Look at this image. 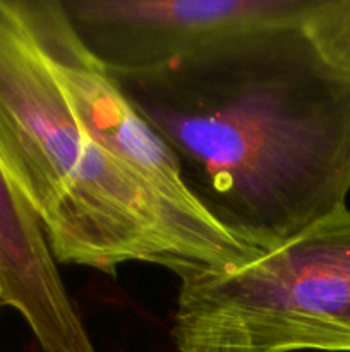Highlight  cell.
Instances as JSON below:
<instances>
[{
    "label": "cell",
    "instance_id": "obj_3",
    "mask_svg": "<svg viewBox=\"0 0 350 352\" xmlns=\"http://www.w3.org/2000/svg\"><path fill=\"white\" fill-rule=\"evenodd\" d=\"M174 336L256 352H350V210L232 270L180 277Z\"/></svg>",
    "mask_w": 350,
    "mask_h": 352
},
{
    "label": "cell",
    "instance_id": "obj_4",
    "mask_svg": "<svg viewBox=\"0 0 350 352\" xmlns=\"http://www.w3.org/2000/svg\"><path fill=\"white\" fill-rule=\"evenodd\" d=\"M314 0H65V17L108 72H146L229 40L302 28Z\"/></svg>",
    "mask_w": 350,
    "mask_h": 352
},
{
    "label": "cell",
    "instance_id": "obj_5",
    "mask_svg": "<svg viewBox=\"0 0 350 352\" xmlns=\"http://www.w3.org/2000/svg\"><path fill=\"white\" fill-rule=\"evenodd\" d=\"M47 62L89 138L127 172L182 208L205 213L185 189L177 157L86 50L58 0H3ZM206 215V213H205Z\"/></svg>",
    "mask_w": 350,
    "mask_h": 352
},
{
    "label": "cell",
    "instance_id": "obj_2",
    "mask_svg": "<svg viewBox=\"0 0 350 352\" xmlns=\"http://www.w3.org/2000/svg\"><path fill=\"white\" fill-rule=\"evenodd\" d=\"M0 167L58 263L103 274L141 261L178 278L259 253L134 177L86 134L47 62L0 0Z\"/></svg>",
    "mask_w": 350,
    "mask_h": 352
},
{
    "label": "cell",
    "instance_id": "obj_8",
    "mask_svg": "<svg viewBox=\"0 0 350 352\" xmlns=\"http://www.w3.org/2000/svg\"><path fill=\"white\" fill-rule=\"evenodd\" d=\"M178 352H256L242 344L209 337H177Z\"/></svg>",
    "mask_w": 350,
    "mask_h": 352
},
{
    "label": "cell",
    "instance_id": "obj_6",
    "mask_svg": "<svg viewBox=\"0 0 350 352\" xmlns=\"http://www.w3.org/2000/svg\"><path fill=\"white\" fill-rule=\"evenodd\" d=\"M0 302L16 309L45 352H96L31 206L0 167Z\"/></svg>",
    "mask_w": 350,
    "mask_h": 352
},
{
    "label": "cell",
    "instance_id": "obj_1",
    "mask_svg": "<svg viewBox=\"0 0 350 352\" xmlns=\"http://www.w3.org/2000/svg\"><path fill=\"white\" fill-rule=\"evenodd\" d=\"M110 74L174 151L199 208L250 250L268 253L347 206L350 79L302 28Z\"/></svg>",
    "mask_w": 350,
    "mask_h": 352
},
{
    "label": "cell",
    "instance_id": "obj_7",
    "mask_svg": "<svg viewBox=\"0 0 350 352\" xmlns=\"http://www.w3.org/2000/svg\"><path fill=\"white\" fill-rule=\"evenodd\" d=\"M302 31L326 64L350 79V0H314Z\"/></svg>",
    "mask_w": 350,
    "mask_h": 352
}]
</instances>
